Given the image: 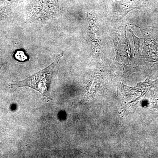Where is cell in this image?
<instances>
[{
  "instance_id": "obj_1",
  "label": "cell",
  "mask_w": 158,
  "mask_h": 158,
  "mask_svg": "<svg viewBox=\"0 0 158 158\" xmlns=\"http://www.w3.org/2000/svg\"><path fill=\"white\" fill-rule=\"evenodd\" d=\"M63 55V53L59 54L55 61L48 67L23 81L17 82L15 85L18 87H30L38 90L41 94H45L48 88L53 71Z\"/></svg>"
},
{
  "instance_id": "obj_2",
  "label": "cell",
  "mask_w": 158,
  "mask_h": 158,
  "mask_svg": "<svg viewBox=\"0 0 158 158\" xmlns=\"http://www.w3.org/2000/svg\"><path fill=\"white\" fill-rule=\"evenodd\" d=\"M145 36V52L146 57L151 61H158V30H144Z\"/></svg>"
},
{
  "instance_id": "obj_3",
  "label": "cell",
  "mask_w": 158,
  "mask_h": 158,
  "mask_svg": "<svg viewBox=\"0 0 158 158\" xmlns=\"http://www.w3.org/2000/svg\"><path fill=\"white\" fill-rule=\"evenodd\" d=\"M149 4V0H122L116 2V5L121 10L127 14L133 9H140L146 7Z\"/></svg>"
},
{
  "instance_id": "obj_4",
  "label": "cell",
  "mask_w": 158,
  "mask_h": 158,
  "mask_svg": "<svg viewBox=\"0 0 158 158\" xmlns=\"http://www.w3.org/2000/svg\"><path fill=\"white\" fill-rule=\"evenodd\" d=\"M131 32L133 40H134V44H135V55L136 54V52H138L139 51V48H140V43L141 41V39L138 37H136L135 35L134 34L133 31H130Z\"/></svg>"
},
{
  "instance_id": "obj_5",
  "label": "cell",
  "mask_w": 158,
  "mask_h": 158,
  "mask_svg": "<svg viewBox=\"0 0 158 158\" xmlns=\"http://www.w3.org/2000/svg\"><path fill=\"white\" fill-rule=\"evenodd\" d=\"M15 57L17 60L21 61H24L27 59L26 55L22 51H18L15 55Z\"/></svg>"
}]
</instances>
